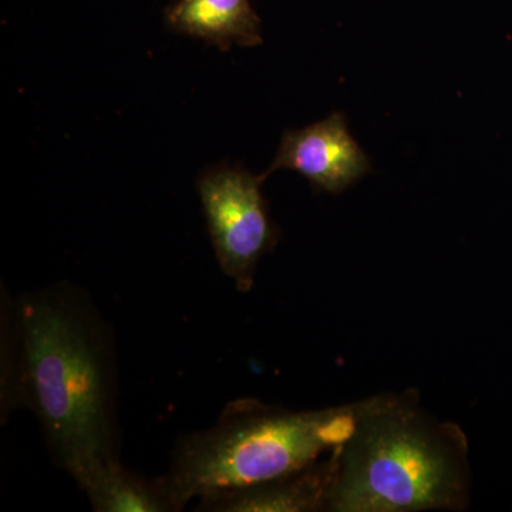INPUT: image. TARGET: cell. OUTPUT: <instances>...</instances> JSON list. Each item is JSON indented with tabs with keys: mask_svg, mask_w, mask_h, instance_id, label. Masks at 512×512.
<instances>
[{
	"mask_svg": "<svg viewBox=\"0 0 512 512\" xmlns=\"http://www.w3.org/2000/svg\"><path fill=\"white\" fill-rule=\"evenodd\" d=\"M15 306L19 339L16 407H28L53 461L70 476L120 460L116 346L86 291L60 282Z\"/></svg>",
	"mask_w": 512,
	"mask_h": 512,
	"instance_id": "obj_1",
	"label": "cell"
},
{
	"mask_svg": "<svg viewBox=\"0 0 512 512\" xmlns=\"http://www.w3.org/2000/svg\"><path fill=\"white\" fill-rule=\"evenodd\" d=\"M466 431L421 407L416 390L370 396L339 448L326 512L466 511Z\"/></svg>",
	"mask_w": 512,
	"mask_h": 512,
	"instance_id": "obj_2",
	"label": "cell"
},
{
	"mask_svg": "<svg viewBox=\"0 0 512 512\" xmlns=\"http://www.w3.org/2000/svg\"><path fill=\"white\" fill-rule=\"evenodd\" d=\"M370 397L289 410L258 399L228 403L217 423L177 441L160 476L175 512L204 495L261 483L315 463L352 436Z\"/></svg>",
	"mask_w": 512,
	"mask_h": 512,
	"instance_id": "obj_3",
	"label": "cell"
},
{
	"mask_svg": "<svg viewBox=\"0 0 512 512\" xmlns=\"http://www.w3.org/2000/svg\"><path fill=\"white\" fill-rule=\"evenodd\" d=\"M264 181L262 174L227 164L208 167L197 180L215 256L239 292L251 291L259 261L281 239L262 194Z\"/></svg>",
	"mask_w": 512,
	"mask_h": 512,
	"instance_id": "obj_4",
	"label": "cell"
},
{
	"mask_svg": "<svg viewBox=\"0 0 512 512\" xmlns=\"http://www.w3.org/2000/svg\"><path fill=\"white\" fill-rule=\"evenodd\" d=\"M276 170L296 171L316 192L339 195L369 174L372 164L350 134L345 114L333 113L312 126L285 131L262 177L266 180Z\"/></svg>",
	"mask_w": 512,
	"mask_h": 512,
	"instance_id": "obj_5",
	"label": "cell"
},
{
	"mask_svg": "<svg viewBox=\"0 0 512 512\" xmlns=\"http://www.w3.org/2000/svg\"><path fill=\"white\" fill-rule=\"evenodd\" d=\"M339 447L309 466L200 498L205 512H326L339 468Z\"/></svg>",
	"mask_w": 512,
	"mask_h": 512,
	"instance_id": "obj_6",
	"label": "cell"
},
{
	"mask_svg": "<svg viewBox=\"0 0 512 512\" xmlns=\"http://www.w3.org/2000/svg\"><path fill=\"white\" fill-rule=\"evenodd\" d=\"M165 20L175 32L222 52L262 45L261 19L249 0H177L165 10Z\"/></svg>",
	"mask_w": 512,
	"mask_h": 512,
	"instance_id": "obj_7",
	"label": "cell"
},
{
	"mask_svg": "<svg viewBox=\"0 0 512 512\" xmlns=\"http://www.w3.org/2000/svg\"><path fill=\"white\" fill-rule=\"evenodd\" d=\"M72 478L96 512H175L160 477L148 480L120 460L90 464Z\"/></svg>",
	"mask_w": 512,
	"mask_h": 512,
	"instance_id": "obj_8",
	"label": "cell"
}]
</instances>
